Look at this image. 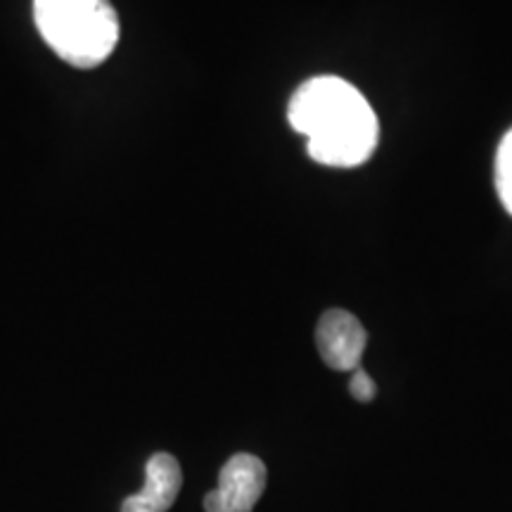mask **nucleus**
<instances>
[{"label":"nucleus","mask_w":512,"mask_h":512,"mask_svg":"<svg viewBox=\"0 0 512 512\" xmlns=\"http://www.w3.org/2000/svg\"><path fill=\"white\" fill-rule=\"evenodd\" d=\"M287 119L306 138L313 162L351 169L368 162L380 140V121L366 95L339 76H313L297 88Z\"/></svg>","instance_id":"obj_1"},{"label":"nucleus","mask_w":512,"mask_h":512,"mask_svg":"<svg viewBox=\"0 0 512 512\" xmlns=\"http://www.w3.org/2000/svg\"><path fill=\"white\" fill-rule=\"evenodd\" d=\"M34 22L50 50L79 69L98 67L119 43L110 0H34Z\"/></svg>","instance_id":"obj_2"},{"label":"nucleus","mask_w":512,"mask_h":512,"mask_svg":"<svg viewBox=\"0 0 512 512\" xmlns=\"http://www.w3.org/2000/svg\"><path fill=\"white\" fill-rule=\"evenodd\" d=\"M266 489V465L252 453H238L221 467L219 486L204 498L207 512H252Z\"/></svg>","instance_id":"obj_3"},{"label":"nucleus","mask_w":512,"mask_h":512,"mask_svg":"<svg viewBox=\"0 0 512 512\" xmlns=\"http://www.w3.org/2000/svg\"><path fill=\"white\" fill-rule=\"evenodd\" d=\"M366 344L368 332L354 313L330 309L320 316L316 328V347L325 366L339 370V373L358 370Z\"/></svg>","instance_id":"obj_4"},{"label":"nucleus","mask_w":512,"mask_h":512,"mask_svg":"<svg viewBox=\"0 0 512 512\" xmlns=\"http://www.w3.org/2000/svg\"><path fill=\"white\" fill-rule=\"evenodd\" d=\"M183 486V472L171 453H155L145 465V486L121 503V512H169Z\"/></svg>","instance_id":"obj_5"},{"label":"nucleus","mask_w":512,"mask_h":512,"mask_svg":"<svg viewBox=\"0 0 512 512\" xmlns=\"http://www.w3.org/2000/svg\"><path fill=\"white\" fill-rule=\"evenodd\" d=\"M496 190L505 211L512 216V128L505 133L496 152Z\"/></svg>","instance_id":"obj_6"},{"label":"nucleus","mask_w":512,"mask_h":512,"mask_svg":"<svg viewBox=\"0 0 512 512\" xmlns=\"http://www.w3.org/2000/svg\"><path fill=\"white\" fill-rule=\"evenodd\" d=\"M349 392H351V396H354L356 401L368 403V401H373V399H375L377 387H375L373 377H370L363 368H358V370H354V375H351Z\"/></svg>","instance_id":"obj_7"}]
</instances>
